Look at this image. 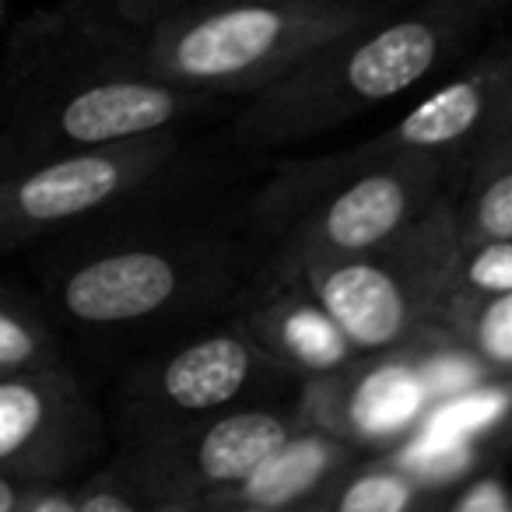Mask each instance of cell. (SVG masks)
I'll return each mask as SVG.
<instances>
[{
  "instance_id": "5bb4252c",
  "label": "cell",
  "mask_w": 512,
  "mask_h": 512,
  "mask_svg": "<svg viewBox=\"0 0 512 512\" xmlns=\"http://www.w3.org/2000/svg\"><path fill=\"white\" fill-rule=\"evenodd\" d=\"M242 323L299 383L344 369L358 358L334 316L299 278H278L264 299L253 302Z\"/></svg>"
},
{
  "instance_id": "5b68a950",
  "label": "cell",
  "mask_w": 512,
  "mask_h": 512,
  "mask_svg": "<svg viewBox=\"0 0 512 512\" xmlns=\"http://www.w3.org/2000/svg\"><path fill=\"white\" fill-rule=\"evenodd\" d=\"M453 162L428 155H379L358 148L288 162L278 169L253 214L271 235L278 274L376 249L446 193Z\"/></svg>"
},
{
  "instance_id": "2e32d148",
  "label": "cell",
  "mask_w": 512,
  "mask_h": 512,
  "mask_svg": "<svg viewBox=\"0 0 512 512\" xmlns=\"http://www.w3.org/2000/svg\"><path fill=\"white\" fill-rule=\"evenodd\" d=\"M439 323L460 337L495 376H512V295L449 302Z\"/></svg>"
},
{
  "instance_id": "ba28073f",
  "label": "cell",
  "mask_w": 512,
  "mask_h": 512,
  "mask_svg": "<svg viewBox=\"0 0 512 512\" xmlns=\"http://www.w3.org/2000/svg\"><path fill=\"white\" fill-rule=\"evenodd\" d=\"M183 158L179 127L71 151L0 176V253L113 218L169 179Z\"/></svg>"
},
{
  "instance_id": "3957f363",
  "label": "cell",
  "mask_w": 512,
  "mask_h": 512,
  "mask_svg": "<svg viewBox=\"0 0 512 512\" xmlns=\"http://www.w3.org/2000/svg\"><path fill=\"white\" fill-rule=\"evenodd\" d=\"M242 249L214 228H116L106 218L64 235L43 271L46 302L88 334L183 320L235 288Z\"/></svg>"
},
{
  "instance_id": "6da1fadb",
  "label": "cell",
  "mask_w": 512,
  "mask_h": 512,
  "mask_svg": "<svg viewBox=\"0 0 512 512\" xmlns=\"http://www.w3.org/2000/svg\"><path fill=\"white\" fill-rule=\"evenodd\" d=\"M221 99L137 71L113 39L71 15L18 32L0 99V176L190 123Z\"/></svg>"
},
{
  "instance_id": "e0dca14e",
  "label": "cell",
  "mask_w": 512,
  "mask_h": 512,
  "mask_svg": "<svg viewBox=\"0 0 512 512\" xmlns=\"http://www.w3.org/2000/svg\"><path fill=\"white\" fill-rule=\"evenodd\" d=\"M46 362H64L50 320L29 295L0 281V376Z\"/></svg>"
},
{
  "instance_id": "d6986e66",
  "label": "cell",
  "mask_w": 512,
  "mask_h": 512,
  "mask_svg": "<svg viewBox=\"0 0 512 512\" xmlns=\"http://www.w3.org/2000/svg\"><path fill=\"white\" fill-rule=\"evenodd\" d=\"M390 460L400 463L407 474H414L425 488H432L439 495V491L460 484V477L477 463V449L467 435H446L421 428L418 435L400 439V446L390 453Z\"/></svg>"
},
{
  "instance_id": "603a6c76",
  "label": "cell",
  "mask_w": 512,
  "mask_h": 512,
  "mask_svg": "<svg viewBox=\"0 0 512 512\" xmlns=\"http://www.w3.org/2000/svg\"><path fill=\"white\" fill-rule=\"evenodd\" d=\"M498 158H512V74H509V81H505L502 95H498L495 113H491V120H488V130H484L474 155H470L467 172L477 169V165L498 162Z\"/></svg>"
},
{
  "instance_id": "cb8c5ba5",
  "label": "cell",
  "mask_w": 512,
  "mask_h": 512,
  "mask_svg": "<svg viewBox=\"0 0 512 512\" xmlns=\"http://www.w3.org/2000/svg\"><path fill=\"white\" fill-rule=\"evenodd\" d=\"M386 8H425V4H470V8H502L505 0H379Z\"/></svg>"
},
{
  "instance_id": "44dd1931",
  "label": "cell",
  "mask_w": 512,
  "mask_h": 512,
  "mask_svg": "<svg viewBox=\"0 0 512 512\" xmlns=\"http://www.w3.org/2000/svg\"><path fill=\"white\" fill-rule=\"evenodd\" d=\"M183 0H71L67 15L102 36H130Z\"/></svg>"
},
{
  "instance_id": "ac0fdd59",
  "label": "cell",
  "mask_w": 512,
  "mask_h": 512,
  "mask_svg": "<svg viewBox=\"0 0 512 512\" xmlns=\"http://www.w3.org/2000/svg\"><path fill=\"white\" fill-rule=\"evenodd\" d=\"M463 246L512 239V158L470 169L467 197L456 200Z\"/></svg>"
},
{
  "instance_id": "52a82bcc",
  "label": "cell",
  "mask_w": 512,
  "mask_h": 512,
  "mask_svg": "<svg viewBox=\"0 0 512 512\" xmlns=\"http://www.w3.org/2000/svg\"><path fill=\"white\" fill-rule=\"evenodd\" d=\"M299 425V404L256 400L204 418L120 428V453L109 467L137 491L144 512H200Z\"/></svg>"
},
{
  "instance_id": "277c9868",
  "label": "cell",
  "mask_w": 512,
  "mask_h": 512,
  "mask_svg": "<svg viewBox=\"0 0 512 512\" xmlns=\"http://www.w3.org/2000/svg\"><path fill=\"white\" fill-rule=\"evenodd\" d=\"M390 11L400 8L379 0H183L144 29L106 39L151 78L242 102L295 71L323 43Z\"/></svg>"
},
{
  "instance_id": "7402d4cb",
  "label": "cell",
  "mask_w": 512,
  "mask_h": 512,
  "mask_svg": "<svg viewBox=\"0 0 512 512\" xmlns=\"http://www.w3.org/2000/svg\"><path fill=\"white\" fill-rule=\"evenodd\" d=\"M453 512H512V488L498 474H477L446 498Z\"/></svg>"
},
{
  "instance_id": "30bf717a",
  "label": "cell",
  "mask_w": 512,
  "mask_h": 512,
  "mask_svg": "<svg viewBox=\"0 0 512 512\" xmlns=\"http://www.w3.org/2000/svg\"><path fill=\"white\" fill-rule=\"evenodd\" d=\"M102 439L99 411L67 358L0 376V474L71 481L99 456Z\"/></svg>"
},
{
  "instance_id": "9a60e30c",
  "label": "cell",
  "mask_w": 512,
  "mask_h": 512,
  "mask_svg": "<svg viewBox=\"0 0 512 512\" xmlns=\"http://www.w3.org/2000/svg\"><path fill=\"white\" fill-rule=\"evenodd\" d=\"M435 502L439 495L432 488H425L418 477L386 456L365 467L358 460L351 463L334 481V488L320 498L316 512H411Z\"/></svg>"
},
{
  "instance_id": "9c48e42d",
  "label": "cell",
  "mask_w": 512,
  "mask_h": 512,
  "mask_svg": "<svg viewBox=\"0 0 512 512\" xmlns=\"http://www.w3.org/2000/svg\"><path fill=\"white\" fill-rule=\"evenodd\" d=\"M288 379L295 376L256 341L242 316H235L130 365L116 400V428L204 418L271 400V393Z\"/></svg>"
},
{
  "instance_id": "7a4b0ae2",
  "label": "cell",
  "mask_w": 512,
  "mask_h": 512,
  "mask_svg": "<svg viewBox=\"0 0 512 512\" xmlns=\"http://www.w3.org/2000/svg\"><path fill=\"white\" fill-rule=\"evenodd\" d=\"M481 18L484 8L470 4H425L330 39L285 78L242 99L232 120L235 144L292 148L400 99L432 78Z\"/></svg>"
},
{
  "instance_id": "8992f818",
  "label": "cell",
  "mask_w": 512,
  "mask_h": 512,
  "mask_svg": "<svg viewBox=\"0 0 512 512\" xmlns=\"http://www.w3.org/2000/svg\"><path fill=\"white\" fill-rule=\"evenodd\" d=\"M463 256L456 200L442 197L407 228L355 256L302 267L299 278L334 316L358 355L404 351L439 323Z\"/></svg>"
},
{
  "instance_id": "ffe728a7",
  "label": "cell",
  "mask_w": 512,
  "mask_h": 512,
  "mask_svg": "<svg viewBox=\"0 0 512 512\" xmlns=\"http://www.w3.org/2000/svg\"><path fill=\"white\" fill-rule=\"evenodd\" d=\"M491 295H512V239L463 246L460 264H456L449 302L491 299Z\"/></svg>"
},
{
  "instance_id": "8fae6325",
  "label": "cell",
  "mask_w": 512,
  "mask_h": 512,
  "mask_svg": "<svg viewBox=\"0 0 512 512\" xmlns=\"http://www.w3.org/2000/svg\"><path fill=\"white\" fill-rule=\"evenodd\" d=\"M295 404L302 421L362 449L400 442L421 428L432 411V393L404 351H386L358 355L344 369L302 379Z\"/></svg>"
},
{
  "instance_id": "7c38bea8",
  "label": "cell",
  "mask_w": 512,
  "mask_h": 512,
  "mask_svg": "<svg viewBox=\"0 0 512 512\" xmlns=\"http://www.w3.org/2000/svg\"><path fill=\"white\" fill-rule=\"evenodd\" d=\"M509 74L512 50L481 60L467 74H460L449 85L425 95L393 127H386L379 137L365 141V148L379 151V155L442 158V162H453L460 169V162H470L477 141L488 130V120L495 113V102L502 95Z\"/></svg>"
},
{
  "instance_id": "4fadbf2b",
  "label": "cell",
  "mask_w": 512,
  "mask_h": 512,
  "mask_svg": "<svg viewBox=\"0 0 512 512\" xmlns=\"http://www.w3.org/2000/svg\"><path fill=\"white\" fill-rule=\"evenodd\" d=\"M355 456L351 442L302 421L246 477L207 498L200 512H316Z\"/></svg>"
}]
</instances>
